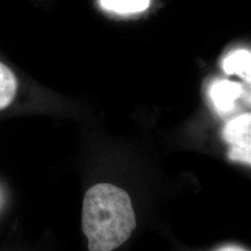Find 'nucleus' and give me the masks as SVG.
Here are the masks:
<instances>
[{
	"label": "nucleus",
	"instance_id": "7",
	"mask_svg": "<svg viewBox=\"0 0 251 251\" xmlns=\"http://www.w3.org/2000/svg\"><path fill=\"white\" fill-rule=\"evenodd\" d=\"M228 156L233 161L251 164V147H231Z\"/></svg>",
	"mask_w": 251,
	"mask_h": 251
},
{
	"label": "nucleus",
	"instance_id": "4",
	"mask_svg": "<svg viewBox=\"0 0 251 251\" xmlns=\"http://www.w3.org/2000/svg\"><path fill=\"white\" fill-rule=\"evenodd\" d=\"M227 75H237L244 80L251 83V53L247 50H237L228 54L223 63Z\"/></svg>",
	"mask_w": 251,
	"mask_h": 251
},
{
	"label": "nucleus",
	"instance_id": "5",
	"mask_svg": "<svg viewBox=\"0 0 251 251\" xmlns=\"http://www.w3.org/2000/svg\"><path fill=\"white\" fill-rule=\"evenodd\" d=\"M151 0H100V6L117 14H133L144 11Z\"/></svg>",
	"mask_w": 251,
	"mask_h": 251
},
{
	"label": "nucleus",
	"instance_id": "6",
	"mask_svg": "<svg viewBox=\"0 0 251 251\" xmlns=\"http://www.w3.org/2000/svg\"><path fill=\"white\" fill-rule=\"evenodd\" d=\"M17 90V79L6 65L0 63V110L7 107Z\"/></svg>",
	"mask_w": 251,
	"mask_h": 251
},
{
	"label": "nucleus",
	"instance_id": "2",
	"mask_svg": "<svg viewBox=\"0 0 251 251\" xmlns=\"http://www.w3.org/2000/svg\"><path fill=\"white\" fill-rule=\"evenodd\" d=\"M244 93L242 85L230 80L216 81L210 88V98L221 114H227Z\"/></svg>",
	"mask_w": 251,
	"mask_h": 251
},
{
	"label": "nucleus",
	"instance_id": "3",
	"mask_svg": "<svg viewBox=\"0 0 251 251\" xmlns=\"http://www.w3.org/2000/svg\"><path fill=\"white\" fill-rule=\"evenodd\" d=\"M224 138L231 147H251V114H244L231 120L225 126Z\"/></svg>",
	"mask_w": 251,
	"mask_h": 251
},
{
	"label": "nucleus",
	"instance_id": "8",
	"mask_svg": "<svg viewBox=\"0 0 251 251\" xmlns=\"http://www.w3.org/2000/svg\"><path fill=\"white\" fill-rule=\"evenodd\" d=\"M219 251H243L242 249L237 248V247H233V246H228V247H225L223 249H221Z\"/></svg>",
	"mask_w": 251,
	"mask_h": 251
},
{
	"label": "nucleus",
	"instance_id": "1",
	"mask_svg": "<svg viewBox=\"0 0 251 251\" xmlns=\"http://www.w3.org/2000/svg\"><path fill=\"white\" fill-rule=\"evenodd\" d=\"M136 217L128 194L111 183H99L86 193L82 229L90 251H113L130 237Z\"/></svg>",
	"mask_w": 251,
	"mask_h": 251
}]
</instances>
